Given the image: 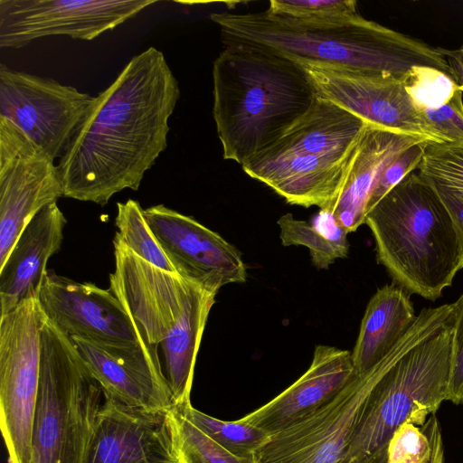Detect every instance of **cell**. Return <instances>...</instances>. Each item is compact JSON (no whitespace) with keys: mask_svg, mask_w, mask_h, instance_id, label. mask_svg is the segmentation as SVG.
Returning a JSON list of instances; mask_svg holds the SVG:
<instances>
[{"mask_svg":"<svg viewBox=\"0 0 463 463\" xmlns=\"http://www.w3.org/2000/svg\"><path fill=\"white\" fill-rule=\"evenodd\" d=\"M421 141L429 140L367 126L340 195L329 211L348 233L364 224L371 194L385 167Z\"/></svg>","mask_w":463,"mask_h":463,"instance_id":"cell-22","label":"cell"},{"mask_svg":"<svg viewBox=\"0 0 463 463\" xmlns=\"http://www.w3.org/2000/svg\"><path fill=\"white\" fill-rule=\"evenodd\" d=\"M460 49L463 51V45L461 46V48H460Z\"/></svg>","mask_w":463,"mask_h":463,"instance_id":"cell-36","label":"cell"},{"mask_svg":"<svg viewBox=\"0 0 463 463\" xmlns=\"http://www.w3.org/2000/svg\"><path fill=\"white\" fill-rule=\"evenodd\" d=\"M180 98L164 53L133 56L93 102L57 165L63 196L101 206L137 191L167 146L169 118Z\"/></svg>","mask_w":463,"mask_h":463,"instance_id":"cell-1","label":"cell"},{"mask_svg":"<svg viewBox=\"0 0 463 463\" xmlns=\"http://www.w3.org/2000/svg\"><path fill=\"white\" fill-rule=\"evenodd\" d=\"M116 239L148 263L175 272L172 264L151 232L140 203L133 199L117 203ZM176 273V272H175Z\"/></svg>","mask_w":463,"mask_h":463,"instance_id":"cell-26","label":"cell"},{"mask_svg":"<svg viewBox=\"0 0 463 463\" xmlns=\"http://www.w3.org/2000/svg\"><path fill=\"white\" fill-rule=\"evenodd\" d=\"M71 339L99 383L104 398L151 411L175 407L160 364L158 345L150 343L140 329L138 341L128 346Z\"/></svg>","mask_w":463,"mask_h":463,"instance_id":"cell-16","label":"cell"},{"mask_svg":"<svg viewBox=\"0 0 463 463\" xmlns=\"http://www.w3.org/2000/svg\"><path fill=\"white\" fill-rule=\"evenodd\" d=\"M172 415L177 463H257L255 455L238 457L227 451L175 407Z\"/></svg>","mask_w":463,"mask_h":463,"instance_id":"cell-28","label":"cell"},{"mask_svg":"<svg viewBox=\"0 0 463 463\" xmlns=\"http://www.w3.org/2000/svg\"><path fill=\"white\" fill-rule=\"evenodd\" d=\"M146 221L175 271L208 291L245 282L241 252L220 234L164 204L144 210Z\"/></svg>","mask_w":463,"mask_h":463,"instance_id":"cell-13","label":"cell"},{"mask_svg":"<svg viewBox=\"0 0 463 463\" xmlns=\"http://www.w3.org/2000/svg\"><path fill=\"white\" fill-rule=\"evenodd\" d=\"M368 125L341 106L317 96L303 117L276 143L249 162L292 154L344 158L357 146Z\"/></svg>","mask_w":463,"mask_h":463,"instance_id":"cell-21","label":"cell"},{"mask_svg":"<svg viewBox=\"0 0 463 463\" xmlns=\"http://www.w3.org/2000/svg\"><path fill=\"white\" fill-rule=\"evenodd\" d=\"M428 142L431 141H421L410 146L385 167L373 189L367 213L410 173L418 169Z\"/></svg>","mask_w":463,"mask_h":463,"instance_id":"cell-32","label":"cell"},{"mask_svg":"<svg viewBox=\"0 0 463 463\" xmlns=\"http://www.w3.org/2000/svg\"><path fill=\"white\" fill-rule=\"evenodd\" d=\"M61 196L54 160L0 119V267L30 221Z\"/></svg>","mask_w":463,"mask_h":463,"instance_id":"cell-12","label":"cell"},{"mask_svg":"<svg viewBox=\"0 0 463 463\" xmlns=\"http://www.w3.org/2000/svg\"><path fill=\"white\" fill-rule=\"evenodd\" d=\"M454 303L438 310L374 384L340 463H386L389 443L406 422L422 426L448 401Z\"/></svg>","mask_w":463,"mask_h":463,"instance_id":"cell-5","label":"cell"},{"mask_svg":"<svg viewBox=\"0 0 463 463\" xmlns=\"http://www.w3.org/2000/svg\"><path fill=\"white\" fill-rule=\"evenodd\" d=\"M173 409L151 411L104 398L87 463H177Z\"/></svg>","mask_w":463,"mask_h":463,"instance_id":"cell-17","label":"cell"},{"mask_svg":"<svg viewBox=\"0 0 463 463\" xmlns=\"http://www.w3.org/2000/svg\"><path fill=\"white\" fill-rule=\"evenodd\" d=\"M377 260L393 283L434 301L461 269V252L451 218L433 186L410 173L364 220Z\"/></svg>","mask_w":463,"mask_h":463,"instance_id":"cell-6","label":"cell"},{"mask_svg":"<svg viewBox=\"0 0 463 463\" xmlns=\"http://www.w3.org/2000/svg\"><path fill=\"white\" fill-rule=\"evenodd\" d=\"M66 217L57 203L41 210L24 227L0 267L1 316L38 292L48 260L61 249Z\"/></svg>","mask_w":463,"mask_h":463,"instance_id":"cell-20","label":"cell"},{"mask_svg":"<svg viewBox=\"0 0 463 463\" xmlns=\"http://www.w3.org/2000/svg\"><path fill=\"white\" fill-rule=\"evenodd\" d=\"M268 10L305 21L343 20L359 14L354 0H271Z\"/></svg>","mask_w":463,"mask_h":463,"instance_id":"cell-31","label":"cell"},{"mask_svg":"<svg viewBox=\"0 0 463 463\" xmlns=\"http://www.w3.org/2000/svg\"><path fill=\"white\" fill-rule=\"evenodd\" d=\"M439 50L450 67L454 82L463 89V51L444 48H439Z\"/></svg>","mask_w":463,"mask_h":463,"instance_id":"cell-35","label":"cell"},{"mask_svg":"<svg viewBox=\"0 0 463 463\" xmlns=\"http://www.w3.org/2000/svg\"><path fill=\"white\" fill-rule=\"evenodd\" d=\"M418 173L463 194V143L428 142Z\"/></svg>","mask_w":463,"mask_h":463,"instance_id":"cell-29","label":"cell"},{"mask_svg":"<svg viewBox=\"0 0 463 463\" xmlns=\"http://www.w3.org/2000/svg\"><path fill=\"white\" fill-rule=\"evenodd\" d=\"M354 374L351 352L318 345L302 376L270 402L239 420L272 435L326 406Z\"/></svg>","mask_w":463,"mask_h":463,"instance_id":"cell-18","label":"cell"},{"mask_svg":"<svg viewBox=\"0 0 463 463\" xmlns=\"http://www.w3.org/2000/svg\"><path fill=\"white\" fill-rule=\"evenodd\" d=\"M452 366L448 401L463 404V294L454 302Z\"/></svg>","mask_w":463,"mask_h":463,"instance_id":"cell-33","label":"cell"},{"mask_svg":"<svg viewBox=\"0 0 463 463\" xmlns=\"http://www.w3.org/2000/svg\"><path fill=\"white\" fill-rule=\"evenodd\" d=\"M360 141L344 158L292 154L249 162L241 167L248 175L270 187L290 204L330 211L344 187Z\"/></svg>","mask_w":463,"mask_h":463,"instance_id":"cell-19","label":"cell"},{"mask_svg":"<svg viewBox=\"0 0 463 463\" xmlns=\"http://www.w3.org/2000/svg\"><path fill=\"white\" fill-rule=\"evenodd\" d=\"M102 395L71 339L44 315L30 463H87Z\"/></svg>","mask_w":463,"mask_h":463,"instance_id":"cell-7","label":"cell"},{"mask_svg":"<svg viewBox=\"0 0 463 463\" xmlns=\"http://www.w3.org/2000/svg\"><path fill=\"white\" fill-rule=\"evenodd\" d=\"M155 0H0V47L19 49L55 35L92 40Z\"/></svg>","mask_w":463,"mask_h":463,"instance_id":"cell-11","label":"cell"},{"mask_svg":"<svg viewBox=\"0 0 463 463\" xmlns=\"http://www.w3.org/2000/svg\"><path fill=\"white\" fill-rule=\"evenodd\" d=\"M410 294L392 283L378 288L369 300L351 352L356 374L378 364L412 326L417 316Z\"/></svg>","mask_w":463,"mask_h":463,"instance_id":"cell-23","label":"cell"},{"mask_svg":"<svg viewBox=\"0 0 463 463\" xmlns=\"http://www.w3.org/2000/svg\"><path fill=\"white\" fill-rule=\"evenodd\" d=\"M223 43L213 67V115L223 157L242 165L303 117L317 93L292 60L243 43Z\"/></svg>","mask_w":463,"mask_h":463,"instance_id":"cell-3","label":"cell"},{"mask_svg":"<svg viewBox=\"0 0 463 463\" xmlns=\"http://www.w3.org/2000/svg\"><path fill=\"white\" fill-rule=\"evenodd\" d=\"M420 118L437 143H463V89L456 86L439 106L418 107Z\"/></svg>","mask_w":463,"mask_h":463,"instance_id":"cell-30","label":"cell"},{"mask_svg":"<svg viewBox=\"0 0 463 463\" xmlns=\"http://www.w3.org/2000/svg\"><path fill=\"white\" fill-rule=\"evenodd\" d=\"M422 328L424 322L417 318L387 355L366 373H355L326 406L270 435L254 454L257 463H340L374 384Z\"/></svg>","mask_w":463,"mask_h":463,"instance_id":"cell-9","label":"cell"},{"mask_svg":"<svg viewBox=\"0 0 463 463\" xmlns=\"http://www.w3.org/2000/svg\"><path fill=\"white\" fill-rule=\"evenodd\" d=\"M109 291L146 338L160 345L175 408L191 405L194 366L216 293L141 259L114 238Z\"/></svg>","mask_w":463,"mask_h":463,"instance_id":"cell-4","label":"cell"},{"mask_svg":"<svg viewBox=\"0 0 463 463\" xmlns=\"http://www.w3.org/2000/svg\"><path fill=\"white\" fill-rule=\"evenodd\" d=\"M297 63L303 67L317 96L341 106L369 125L436 142L420 118L406 80Z\"/></svg>","mask_w":463,"mask_h":463,"instance_id":"cell-14","label":"cell"},{"mask_svg":"<svg viewBox=\"0 0 463 463\" xmlns=\"http://www.w3.org/2000/svg\"><path fill=\"white\" fill-rule=\"evenodd\" d=\"M177 410L217 444L238 457L254 455L270 436L261 429L241 422L240 420H218L194 409L192 405Z\"/></svg>","mask_w":463,"mask_h":463,"instance_id":"cell-27","label":"cell"},{"mask_svg":"<svg viewBox=\"0 0 463 463\" xmlns=\"http://www.w3.org/2000/svg\"><path fill=\"white\" fill-rule=\"evenodd\" d=\"M386 463H444V448L439 422L435 414L422 426L402 425L392 436Z\"/></svg>","mask_w":463,"mask_h":463,"instance_id":"cell-25","label":"cell"},{"mask_svg":"<svg viewBox=\"0 0 463 463\" xmlns=\"http://www.w3.org/2000/svg\"><path fill=\"white\" fill-rule=\"evenodd\" d=\"M44 315L70 338L128 346L139 329L109 290L47 270L37 293Z\"/></svg>","mask_w":463,"mask_h":463,"instance_id":"cell-15","label":"cell"},{"mask_svg":"<svg viewBox=\"0 0 463 463\" xmlns=\"http://www.w3.org/2000/svg\"><path fill=\"white\" fill-rule=\"evenodd\" d=\"M278 225L282 245L307 247L312 262L318 269H328L336 260L348 254V232L327 210H320L312 222L295 219L291 213H286L278 220Z\"/></svg>","mask_w":463,"mask_h":463,"instance_id":"cell-24","label":"cell"},{"mask_svg":"<svg viewBox=\"0 0 463 463\" xmlns=\"http://www.w3.org/2000/svg\"><path fill=\"white\" fill-rule=\"evenodd\" d=\"M93 99L72 86L0 65V119L53 160L66 150Z\"/></svg>","mask_w":463,"mask_h":463,"instance_id":"cell-10","label":"cell"},{"mask_svg":"<svg viewBox=\"0 0 463 463\" xmlns=\"http://www.w3.org/2000/svg\"><path fill=\"white\" fill-rule=\"evenodd\" d=\"M44 313L37 292L0 317V429L9 463H30Z\"/></svg>","mask_w":463,"mask_h":463,"instance_id":"cell-8","label":"cell"},{"mask_svg":"<svg viewBox=\"0 0 463 463\" xmlns=\"http://www.w3.org/2000/svg\"><path fill=\"white\" fill-rule=\"evenodd\" d=\"M428 182L436 190L451 218L460 246L461 269H463V194L440 184Z\"/></svg>","mask_w":463,"mask_h":463,"instance_id":"cell-34","label":"cell"},{"mask_svg":"<svg viewBox=\"0 0 463 463\" xmlns=\"http://www.w3.org/2000/svg\"><path fill=\"white\" fill-rule=\"evenodd\" d=\"M222 40L243 43L296 62L343 69L408 81L418 69L442 72L453 81L439 50L369 21L360 14L343 20L305 21L262 12L211 14Z\"/></svg>","mask_w":463,"mask_h":463,"instance_id":"cell-2","label":"cell"}]
</instances>
